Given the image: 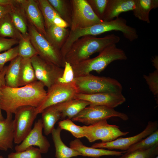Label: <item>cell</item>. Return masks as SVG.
I'll use <instances>...</instances> for the list:
<instances>
[{"label":"cell","instance_id":"29","mask_svg":"<svg viewBox=\"0 0 158 158\" xmlns=\"http://www.w3.org/2000/svg\"><path fill=\"white\" fill-rule=\"evenodd\" d=\"M59 16L71 25L72 16L70 1L48 0Z\"/></svg>","mask_w":158,"mask_h":158},{"label":"cell","instance_id":"12","mask_svg":"<svg viewBox=\"0 0 158 158\" xmlns=\"http://www.w3.org/2000/svg\"><path fill=\"white\" fill-rule=\"evenodd\" d=\"M37 80L48 88L56 83L62 75V68L45 60L38 55L31 59Z\"/></svg>","mask_w":158,"mask_h":158},{"label":"cell","instance_id":"34","mask_svg":"<svg viewBox=\"0 0 158 158\" xmlns=\"http://www.w3.org/2000/svg\"><path fill=\"white\" fill-rule=\"evenodd\" d=\"M58 126L62 130L70 132L75 137L79 138L85 137L83 126L75 125L70 119H64L58 123Z\"/></svg>","mask_w":158,"mask_h":158},{"label":"cell","instance_id":"30","mask_svg":"<svg viewBox=\"0 0 158 158\" xmlns=\"http://www.w3.org/2000/svg\"><path fill=\"white\" fill-rule=\"evenodd\" d=\"M18 46V56L22 58L31 59L38 55L31 41L29 34L25 35H22Z\"/></svg>","mask_w":158,"mask_h":158},{"label":"cell","instance_id":"4","mask_svg":"<svg viewBox=\"0 0 158 158\" xmlns=\"http://www.w3.org/2000/svg\"><path fill=\"white\" fill-rule=\"evenodd\" d=\"M74 82L78 93L82 94L122 93L123 90L122 85L116 79L90 73L75 78Z\"/></svg>","mask_w":158,"mask_h":158},{"label":"cell","instance_id":"7","mask_svg":"<svg viewBox=\"0 0 158 158\" xmlns=\"http://www.w3.org/2000/svg\"><path fill=\"white\" fill-rule=\"evenodd\" d=\"M113 117H118L124 121L128 119L126 114L118 111L114 108L104 106L89 105L83 109L71 120L90 125Z\"/></svg>","mask_w":158,"mask_h":158},{"label":"cell","instance_id":"10","mask_svg":"<svg viewBox=\"0 0 158 158\" xmlns=\"http://www.w3.org/2000/svg\"><path fill=\"white\" fill-rule=\"evenodd\" d=\"M36 108L32 106H22L18 108L14 113L13 125L14 143L18 145L21 143L32 130L38 115Z\"/></svg>","mask_w":158,"mask_h":158},{"label":"cell","instance_id":"40","mask_svg":"<svg viewBox=\"0 0 158 158\" xmlns=\"http://www.w3.org/2000/svg\"><path fill=\"white\" fill-rule=\"evenodd\" d=\"M18 41L19 40L17 39L0 37V53L12 48L13 46L18 44Z\"/></svg>","mask_w":158,"mask_h":158},{"label":"cell","instance_id":"20","mask_svg":"<svg viewBox=\"0 0 158 158\" xmlns=\"http://www.w3.org/2000/svg\"><path fill=\"white\" fill-rule=\"evenodd\" d=\"M90 105L87 101L73 99L55 105L61 114V118L71 119L86 107Z\"/></svg>","mask_w":158,"mask_h":158},{"label":"cell","instance_id":"41","mask_svg":"<svg viewBox=\"0 0 158 158\" xmlns=\"http://www.w3.org/2000/svg\"><path fill=\"white\" fill-rule=\"evenodd\" d=\"M8 68V66H5L4 68L0 72V99L1 90L2 86L5 85V76ZM0 105V121H4L5 118L4 117L1 111Z\"/></svg>","mask_w":158,"mask_h":158},{"label":"cell","instance_id":"15","mask_svg":"<svg viewBox=\"0 0 158 158\" xmlns=\"http://www.w3.org/2000/svg\"><path fill=\"white\" fill-rule=\"evenodd\" d=\"M74 99L89 102L91 105H101L114 108L122 104L126 99L122 93L102 92L92 94L78 93Z\"/></svg>","mask_w":158,"mask_h":158},{"label":"cell","instance_id":"35","mask_svg":"<svg viewBox=\"0 0 158 158\" xmlns=\"http://www.w3.org/2000/svg\"><path fill=\"white\" fill-rule=\"evenodd\" d=\"M42 154L38 147L30 146L24 151L9 153L8 158H42Z\"/></svg>","mask_w":158,"mask_h":158},{"label":"cell","instance_id":"1","mask_svg":"<svg viewBox=\"0 0 158 158\" xmlns=\"http://www.w3.org/2000/svg\"><path fill=\"white\" fill-rule=\"evenodd\" d=\"M44 87L43 84L38 80L17 87L3 85L1 90V108L6 114H13L21 107L32 106L37 107L46 97L47 91Z\"/></svg>","mask_w":158,"mask_h":158},{"label":"cell","instance_id":"2","mask_svg":"<svg viewBox=\"0 0 158 158\" xmlns=\"http://www.w3.org/2000/svg\"><path fill=\"white\" fill-rule=\"evenodd\" d=\"M119 37L112 34L103 37L92 35L83 36L75 41L70 47L64 59L71 65L87 59L92 54L99 52L107 46L116 44Z\"/></svg>","mask_w":158,"mask_h":158},{"label":"cell","instance_id":"45","mask_svg":"<svg viewBox=\"0 0 158 158\" xmlns=\"http://www.w3.org/2000/svg\"><path fill=\"white\" fill-rule=\"evenodd\" d=\"M153 64L156 68V70H158V57H156L153 59Z\"/></svg>","mask_w":158,"mask_h":158},{"label":"cell","instance_id":"18","mask_svg":"<svg viewBox=\"0 0 158 158\" xmlns=\"http://www.w3.org/2000/svg\"><path fill=\"white\" fill-rule=\"evenodd\" d=\"M70 146L71 148L79 152L81 156L94 158L103 156H120L126 152L88 147L84 145L78 138L71 141L70 143Z\"/></svg>","mask_w":158,"mask_h":158},{"label":"cell","instance_id":"39","mask_svg":"<svg viewBox=\"0 0 158 158\" xmlns=\"http://www.w3.org/2000/svg\"><path fill=\"white\" fill-rule=\"evenodd\" d=\"M64 68L62 75L58 79L57 82L65 84L73 82L75 77L71 65L65 61Z\"/></svg>","mask_w":158,"mask_h":158},{"label":"cell","instance_id":"25","mask_svg":"<svg viewBox=\"0 0 158 158\" xmlns=\"http://www.w3.org/2000/svg\"><path fill=\"white\" fill-rule=\"evenodd\" d=\"M158 7V0H135V8L132 11L136 18L150 23V12Z\"/></svg>","mask_w":158,"mask_h":158},{"label":"cell","instance_id":"16","mask_svg":"<svg viewBox=\"0 0 158 158\" xmlns=\"http://www.w3.org/2000/svg\"><path fill=\"white\" fill-rule=\"evenodd\" d=\"M18 1L23 8L28 22L45 37L46 32L44 22L37 0Z\"/></svg>","mask_w":158,"mask_h":158},{"label":"cell","instance_id":"43","mask_svg":"<svg viewBox=\"0 0 158 158\" xmlns=\"http://www.w3.org/2000/svg\"><path fill=\"white\" fill-rule=\"evenodd\" d=\"M11 8L10 6H3L0 5V21L5 15L9 13Z\"/></svg>","mask_w":158,"mask_h":158},{"label":"cell","instance_id":"22","mask_svg":"<svg viewBox=\"0 0 158 158\" xmlns=\"http://www.w3.org/2000/svg\"><path fill=\"white\" fill-rule=\"evenodd\" d=\"M47 39L54 47L61 50L69 35L67 28H61L53 24L46 29Z\"/></svg>","mask_w":158,"mask_h":158},{"label":"cell","instance_id":"3","mask_svg":"<svg viewBox=\"0 0 158 158\" xmlns=\"http://www.w3.org/2000/svg\"><path fill=\"white\" fill-rule=\"evenodd\" d=\"M127 56L116 44L109 45L99 52L96 57L71 65L75 78L86 75L95 71L100 73L110 63L116 60H126Z\"/></svg>","mask_w":158,"mask_h":158},{"label":"cell","instance_id":"32","mask_svg":"<svg viewBox=\"0 0 158 158\" xmlns=\"http://www.w3.org/2000/svg\"><path fill=\"white\" fill-rule=\"evenodd\" d=\"M158 144L146 149L126 152L118 158H154L158 155Z\"/></svg>","mask_w":158,"mask_h":158},{"label":"cell","instance_id":"17","mask_svg":"<svg viewBox=\"0 0 158 158\" xmlns=\"http://www.w3.org/2000/svg\"><path fill=\"white\" fill-rule=\"evenodd\" d=\"M135 8V0H108L102 20H113L121 13L133 11Z\"/></svg>","mask_w":158,"mask_h":158},{"label":"cell","instance_id":"11","mask_svg":"<svg viewBox=\"0 0 158 158\" xmlns=\"http://www.w3.org/2000/svg\"><path fill=\"white\" fill-rule=\"evenodd\" d=\"M85 137L90 142L100 140L102 142L111 141L125 136L128 132H123L117 125L109 124L107 120L101 121L88 126H83Z\"/></svg>","mask_w":158,"mask_h":158},{"label":"cell","instance_id":"44","mask_svg":"<svg viewBox=\"0 0 158 158\" xmlns=\"http://www.w3.org/2000/svg\"><path fill=\"white\" fill-rule=\"evenodd\" d=\"M18 3L17 0H0V5L12 6Z\"/></svg>","mask_w":158,"mask_h":158},{"label":"cell","instance_id":"47","mask_svg":"<svg viewBox=\"0 0 158 158\" xmlns=\"http://www.w3.org/2000/svg\"><path fill=\"white\" fill-rule=\"evenodd\" d=\"M154 158H158V155L155 157Z\"/></svg>","mask_w":158,"mask_h":158},{"label":"cell","instance_id":"8","mask_svg":"<svg viewBox=\"0 0 158 158\" xmlns=\"http://www.w3.org/2000/svg\"><path fill=\"white\" fill-rule=\"evenodd\" d=\"M74 82L69 83L57 82L48 88L43 101L36 107V113H41L47 108L74 99L78 93Z\"/></svg>","mask_w":158,"mask_h":158},{"label":"cell","instance_id":"27","mask_svg":"<svg viewBox=\"0 0 158 158\" xmlns=\"http://www.w3.org/2000/svg\"><path fill=\"white\" fill-rule=\"evenodd\" d=\"M22 58L18 56L10 61L5 76V85L11 87H18L20 67Z\"/></svg>","mask_w":158,"mask_h":158},{"label":"cell","instance_id":"21","mask_svg":"<svg viewBox=\"0 0 158 158\" xmlns=\"http://www.w3.org/2000/svg\"><path fill=\"white\" fill-rule=\"evenodd\" d=\"M62 130L58 126L54 128L52 133V138L55 150L56 158H71L78 156L80 154L77 151L66 146L61 137Z\"/></svg>","mask_w":158,"mask_h":158},{"label":"cell","instance_id":"14","mask_svg":"<svg viewBox=\"0 0 158 158\" xmlns=\"http://www.w3.org/2000/svg\"><path fill=\"white\" fill-rule=\"evenodd\" d=\"M43 125L41 119L35 122L34 126L23 141L16 146V152H21L30 146H36L42 153L48 152L50 145L47 138L42 134Z\"/></svg>","mask_w":158,"mask_h":158},{"label":"cell","instance_id":"33","mask_svg":"<svg viewBox=\"0 0 158 158\" xmlns=\"http://www.w3.org/2000/svg\"><path fill=\"white\" fill-rule=\"evenodd\" d=\"M158 144V130H157L148 137L130 146L126 152L138 150L146 149Z\"/></svg>","mask_w":158,"mask_h":158},{"label":"cell","instance_id":"26","mask_svg":"<svg viewBox=\"0 0 158 158\" xmlns=\"http://www.w3.org/2000/svg\"><path fill=\"white\" fill-rule=\"evenodd\" d=\"M37 81L30 59L22 58L18 80V87L23 86Z\"/></svg>","mask_w":158,"mask_h":158},{"label":"cell","instance_id":"19","mask_svg":"<svg viewBox=\"0 0 158 158\" xmlns=\"http://www.w3.org/2000/svg\"><path fill=\"white\" fill-rule=\"evenodd\" d=\"M14 142V130L12 114H6V117L0 121V150L12 149Z\"/></svg>","mask_w":158,"mask_h":158},{"label":"cell","instance_id":"9","mask_svg":"<svg viewBox=\"0 0 158 158\" xmlns=\"http://www.w3.org/2000/svg\"><path fill=\"white\" fill-rule=\"evenodd\" d=\"M72 16L70 30L90 27L102 22L86 0H70Z\"/></svg>","mask_w":158,"mask_h":158},{"label":"cell","instance_id":"36","mask_svg":"<svg viewBox=\"0 0 158 158\" xmlns=\"http://www.w3.org/2000/svg\"><path fill=\"white\" fill-rule=\"evenodd\" d=\"M96 15L103 20L108 0H87Z\"/></svg>","mask_w":158,"mask_h":158},{"label":"cell","instance_id":"13","mask_svg":"<svg viewBox=\"0 0 158 158\" xmlns=\"http://www.w3.org/2000/svg\"><path fill=\"white\" fill-rule=\"evenodd\" d=\"M158 127L157 121H149L144 130L135 135L125 138H118L109 142L95 143L91 147L95 148H106L110 150L118 149L126 151L132 145L157 130Z\"/></svg>","mask_w":158,"mask_h":158},{"label":"cell","instance_id":"37","mask_svg":"<svg viewBox=\"0 0 158 158\" xmlns=\"http://www.w3.org/2000/svg\"><path fill=\"white\" fill-rule=\"evenodd\" d=\"M150 91L155 97L158 96V70H156L148 75H143Z\"/></svg>","mask_w":158,"mask_h":158},{"label":"cell","instance_id":"42","mask_svg":"<svg viewBox=\"0 0 158 158\" xmlns=\"http://www.w3.org/2000/svg\"><path fill=\"white\" fill-rule=\"evenodd\" d=\"M53 24L59 27L67 28L70 27L69 25L62 18L59 14L56 15L53 20Z\"/></svg>","mask_w":158,"mask_h":158},{"label":"cell","instance_id":"23","mask_svg":"<svg viewBox=\"0 0 158 158\" xmlns=\"http://www.w3.org/2000/svg\"><path fill=\"white\" fill-rule=\"evenodd\" d=\"M18 3L11 6L9 12L11 18L16 28L23 35L28 34V21L22 6L17 0Z\"/></svg>","mask_w":158,"mask_h":158},{"label":"cell","instance_id":"28","mask_svg":"<svg viewBox=\"0 0 158 158\" xmlns=\"http://www.w3.org/2000/svg\"><path fill=\"white\" fill-rule=\"evenodd\" d=\"M22 35L14 25L8 13L3 17L0 21V37H9L19 40Z\"/></svg>","mask_w":158,"mask_h":158},{"label":"cell","instance_id":"5","mask_svg":"<svg viewBox=\"0 0 158 158\" xmlns=\"http://www.w3.org/2000/svg\"><path fill=\"white\" fill-rule=\"evenodd\" d=\"M113 30L121 32L123 36L130 42L138 37L136 30L128 25L125 18L119 17L111 20H103L89 27L78 28L75 32L77 37L80 38L86 35L95 36Z\"/></svg>","mask_w":158,"mask_h":158},{"label":"cell","instance_id":"38","mask_svg":"<svg viewBox=\"0 0 158 158\" xmlns=\"http://www.w3.org/2000/svg\"><path fill=\"white\" fill-rule=\"evenodd\" d=\"M18 56V46L0 54V72L4 68L5 64L11 61Z\"/></svg>","mask_w":158,"mask_h":158},{"label":"cell","instance_id":"46","mask_svg":"<svg viewBox=\"0 0 158 158\" xmlns=\"http://www.w3.org/2000/svg\"><path fill=\"white\" fill-rule=\"evenodd\" d=\"M0 158H4L1 155H0Z\"/></svg>","mask_w":158,"mask_h":158},{"label":"cell","instance_id":"24","mask_svg":"<svg viewBox=\"0 0 158 158\" xmlns=\"http://www.w3.org/2000/svg\"><path fill=\"white\" fill-rule=\"evenodd\" d=\"M41 113L43 128L45 134L48 135L51 133L54 125L61 118V114L55 105L47 108Z\"/></svg>","mask_w":158,"mask_h":158},{"label":"cell","instance_id":"31","mask_svg":"<svg viewBox=\"0 0 158 158\" xmlns=\"http://www.w3.org/2000/svg\"><path fill=\"white\" fill-rule=\"evenodd\" d=\"M42 15L46 29L53 24V20L58 14L48 0H37Z\"/></svg>","mask_w":158,"mask_h":158},{"label":"cell","instance_id":"6","mask_svg":"<svg viewBox=\"0 0 158 158\" xmlns=\"http://www.w3.org/2000/svg\"><path fill=\"white\" fill-rule=\"evenodd\" d=\"M28 27L31 41L38 55L46 61L64 68L65 61L60 50L53 46L43 35L28 22Z\"/></svg>","mask_w":158,"mask_h":158}]
</instances>
